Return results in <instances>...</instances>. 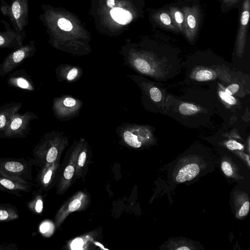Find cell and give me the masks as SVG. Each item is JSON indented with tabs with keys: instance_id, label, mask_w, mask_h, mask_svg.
<instances>
[{
	"instance_id": "cell-8",
	"label": "cell",
	"mask_w": 250,
	"mask_h": 250,
	"mask_svg": "<svg viewBox=\"0 0 250 250\" xmlns=\"http://www.w3.org/2000/svg\"><path fill=\"white\" fill-rule=\"evenodd\" d=\"M1 23L5 27V31H0V49L19 48L23 45L26 37L18 33L6 21L1 20Z\"/></svg>"
},
{
	"instance_id": "cell-22",
	"label": "cell",
	"mask_w": 250,
	"mask_h": 250,
	"mask_svg": "<svg viewBox=\"0 0 250 250\" xmlns=\"http://www.w3.org/2000/svg\"><path fill=\"white\" fill-rule=\"evenodd\" d=\"M57 24L61 29L64 31H70L73 28L72 24L71 22L62 18L58 20Z\"/></svg>"
},
{
	"instance_id": "cell-13",
	"label": "cell",
	"mask_w": 250,
	"mask_h": 250,
	"mask_svg": "<svg viewBox=\"0 0 250 250\" xmlns=\"http://www.w3.org/2000/svg\"><path fill=\"white\" fill-rule=\"evenodd\" d=\"M200 171L198 165L192 163L182 167L178 172L176 180L179 183H183L190 180L195 177Z\"/></svg>"
},
{
	"instance_id": "cell-3",
	"label": "cell",
	"mask_w": 250,
	"mask_h": 250,
	"mask_svg": "<svg viewBox=\"0 0 250 250\" xmlns=\"http://www.w3.org/2000/svg\"><path fill=\"white\" fill-rule=\"evenodd\" d=\"M185 16L183 35L190 42H193L199 33L203 16L200 3H184L181 7Z\"/></svg>"
},
{
	"instance_id": "cell-2",
	"label": "cell",
	"mask_w": 250,
	"mask_h": 250,
	"mask_svg": "<svg viewBox=\"0 0 250 250\" xmlns=\"http://www.w3.org/2000/svg\"><path fill=\"white\" fill-rule=\"evenodd\" d=\"M83 103L72 95H62L53 101L52 110L55 118L61 121H67L77 117Z\"/></svg>"
},
{
	"instance_id": "cell-37",
	"label": "cell",
	"mask_w": 250,
	"mask_h": 250,
	"mask_svg": "<svg viewBox=\"0 0 250 250\" xmlns=\"http://www.w3.org/2000/svg\"><path fill=\"white\" fill-rule=\"evenodd\" d=\"M115 0H107L106 3L107 6L110 8H113L115 5Z\"/></svg>"
},
{
	"instance_id": "cell-17",
	"label": "cell",
	"mask_w": 250,
	"mask_h": 250,
	"mask_svg": "<svg viewBox=\"0 0 250 250\" xmlns=\"http://www.w3.org/2000/svg\"><path fill=\"white\" fill-rule=\"evenodd\" d=\"M180 112L185 115H192L198 112V108L194 104L188 103H183L179 107Z\"/></svg>"
},
{
	"instance_id": "cell-7",
	"label": "cell",
	"mask_w": 250,
	"mask_h": 250,
	"mask_svg": "<svg viewBox=\"0 0 250 250\" xmlns=\"http://www.w3.org/2000/svg\"><path fill=\"white\" fill-rule=\"evenodd\" d=\"M240 8L236 37L237 52L239 54L243 53L247 40L250 18V0H243Z\"/></svg>"
},
{
	"instance_id": "cell-6",
	"label": "cell",
	"mask_w": 250,
	"mask_h": 250,
	"mask_svg": "<svg viewBox=\"0 0 250 250\" xmlns=\"http://www.w3.org/2000/svg\"><path fill=\"white\" fill-rule=\"evenodd\" d=\"M115 131L127 145L133 148L142 146L141 139L146 137L148 132L146 126L129 123L122 124L116 127Z\"/></svg>"
},
{
	"instance_id": "cell-15",
	"label": "cell",
	"mask_w": 250,
	"mask_h": 250,
	"mask_svg": "<svg viewBox=\"0 0 250 250\" xmlns=\"http://www.w3.org/2000/svg\"><path fill=\"white\" fill-rule=\"evenodd\" d=\"M110 15L115 21L121 24H127L132 19L131 13L121 8H112L110 11Z\"/></svg>"
},
{
	"instance_id": "cell-32",
	"label": "cell",
	"mask_w": 250,
	"mask_h": 250,
	"mask_svg": "<svg viewBox=\"0 0 250 250\" xmlns=\"http://www.w3.org/2000/svg\"><path fill=\"white\" fill-rule=\"evenodd\" d=\"M52 174V171L51 169L48 170L46 173L44 174L42 181L44 184H48L51 178V176Z\"/></svg>"
},
{
	"instance_id": "cell-26",
	"label": "cell",
	"mask_w": 250,
	"mask_h": 250,
	"mask_svg": "<svg viewBox=\"0 0 250 250\" xmlns=\"http://www.w3.org/2000/svg\"><path fill=\"white\" fill-rule=\"evenodd\" d=\"M74 167L71 165L68 166L67 167H66L64 171V177L65 178V179L67 180H70L72 178L74 174Z\"/></svg>"
},
{
	"instance_id": "cell-36",
	"label": "cell",
	"mask_w": 250,
	"mask_h": 250,
	"mask_svg": "<svg viewBox=\"0 0 250 250\" xmlns=\"http://www.w3.org/2000/svg\"><path fill=\"white\" fill-rule=\"evenodd\" d=\"M180 2V3H184L186 4H194L200 3L199 0H174Z\"/></svg>"
},
{
	"instance_id": "cell-19",
	"label": "cell",
	"mask_w": 250,
	"mask_h": 250,
	"mask_svg": "<svg viewBox=\"0 0 250 250\" xmlns=\"http://www.w3.org/2000/svg\"><path fill=\"white\" fill-rule=\"evenodd\" d=\"M212 72L208 70H200L195 74V79L198 81H205L213 78Z\"/></svg>"
},
{
	"instance_id": "cell-18",
	"label": "cell",
	"mask_w": 250,
	"mask_h": 250,
	"mask_svg": "<svg viewBox=\"0 0 250 250\" xmlns=\"http://www.w3.org/2000/svg\"><path fill=\"white\" fill-rule=\"evenodd\" d=\"M60 132H58L57 133V135L56 137V138L54 141V143L53 144V145L50 146L47 151L46 156V159L47 162L51 163L53 162L57 158V157L58 156V149L57 147L55 146L54 145L55 142L56 141V139L58 137L59 135H60Z\"/></svg>"
},
{
	"instance_id": "cell-34",
	"label": "cell",
	"mask_w": 250,
	"mask_h": 250,
	"mask_svg": "<svg viewBox=\"0 0 250 250\" xmlns=\"http://www.w3.org/2000/svg\"><path fill=\"white\" fill-rule=\"evenodd\" d=\"M49 229V224L48 223H44L40 226V231L42 233L47 232Z\"/></svg>"
},
{
	"instance_id": "cell-33",
	"label": "cell",
	"mask_w": 250,
	"mask_h": 250,
	"mask_svg": "<svg viewBox=\"0 0 250 250\" xmlns=\"http://www.w3.org/2000/svg\"><path fill=\"white\" fill-rule=\"evenodd\" d=\"M43 208V203L41 199H38L36 203L35 209L38 213H41Z\"/></svg>"
},
{
	"instance_id": "cell-27",
	"label": "cell",
	"mask_w": 250,
	"mask_h": 250,
	"mask_svg": "<svg viewBox=\"0 0 250 250\" xmlns=\"http://www.w3.org/2000/svg\"><path fill=\"white\" fill-rule=\"evenodd\" d=\"M81 202L79 199L73 200L69 205L68 208L70 211L77 210L81 206Z\"/></svg>"
},
{
	"instance_id": "cell-39",
	"label": "cell",
	"mask_w": 250,
	"mask_h": 250,
	"mask_svg": "<svg viewBox=\"0 0 250 250\" xmlns=\"http://www.w3.org/2000/svg\"><path fill=\"white\" fill-rule=\"evenodd\" d=\"M95 244H96L97 245H98V246L100 247L101 248H102L103 249H104V250H107L106 249H105L104 248V247L100 243H98V242H96L95 243Z\"/></svg>"
},
{
	"instance_id": "cell-12",
	"label": "cell",
	"mask_w": 250,
	"mask_h": 250,
	"mask_svg": "<svg viewBox=\"0 0 250 250\" xmlns=\"http://www.w3.org/2000/svg\"><path fill=\"white\" fill-rule=\"evenodd\" d=\"M23 71L18 70L11 74L7 79L8 84L26 90H34V87L31 78Z\"/></svg>"
},
{
	"instance_id": "cell-14",
	"label": "cell",
	"mask_w": 250,
	"mask_h": 250,
	"mask_svg": "<svg viewBox=\"0 0 250 250\" xmlns=\"http://www.w3.org/2000/svg\"><path fill=\"white\" fill-rule=\"evenodd\" d=\"M166 6L168 9L172 20L181 34L184 33L185 16L181 7L174 3Z\"/></svg>"
},
{
	"instance_id": "cell-31",
	"label": "cell",
	"mask_w": 250,
	"mask_h": 250,
	"mask_svg": "<svg viewBox=\"0 0 250 250\" xmlns=\"http://www.w3.org/2000/svg\"><path fill=\"white\" fill-rule=\"evenodd\" d=\"M86 154L85 151H83L80 153L78 159V165L80 167H83L85 162Z\"/></svg>"
},
{
	"instance_id": "cell-38",
	"label": "cell",
	"mask_w": 250,
	"mask_h": 250,
	"mask_svg": "<svg viewBox=\"0 0 250 250\" xmlns=\"http://www.w3.org/2000/svg\"><path fill=\"white\" fill-rule=\"evenodd\" d=\"M177 250H189L190 248L186 246H183L176 249Z\"/></svg>"
},
{
	"instance_id": "cell-35",
	"label": "cell",
	"mask_w": 250,
	"mask_h": 250,
	"mask_svg": "<svg viewBox=\"0 0 250 250\" xmlns=\"http://www.w3.org/2000/svg\"><path fill=\"white\" fill-rule=\"evenodd\" d=\"M9 217L8 212L5 210H0V220L7 219Z\"/></svg>"
},
{
	"instance_id": "cell-4",
	"label": "cell",
	"mask_w": 250,
	"mask_h": 250,
	"mask_svg": "<svg viewBox=\"0 0 250 250\" xmlns=\"http://www.w3.org/2000/svg\"><path fill=\"white\" fill-rule=\"evenodd\" d=\"M36 50L35 41L14 49L0 64V76H3L20 65L26 59L33 56Z\"/></svg>"
},
{
	"instance_id": "cell-9",
	"label": "cell",
	"mask_w": 250,
	"mask_h": 250,
	"mask_svg": "<svg viewBox=\"0 0 250 250\" xmlns=\"http://www.w3.org/2000/svg\"><path fill=\"white\" fill-rule=\"evenodd\" d=\"M56 78L59 82L73 83L78 81L83 74V69L77 65L61 64L55 69Z\"/></svg>"
},
{
	"instance_id": "cell-21",
	"label": "cell",
	"mask_w": 250,
	"mask_h": 250,
	"mask_svg": "<svg viewBox=\"0 0 250 250\" xmlns=\"http://www.w3.org/2000/svg\"><path fill=\"white\" fill-rule=\"evenodd\" d=\"M148 94L150 99L155 102H160L162 99V94L161 91L156 87H151L148 90Z\"/></svg>"
},
{
	"instance_id": "cell-40",
	"label": "cell",
	"mask_w": 250,
	"mask_h": 250,
	"mask_svg": "<svg viewBox=\"0 0 250 250\" xmlns=\"http://www.w3.org/2000/svg\"></svg>"
},
{
	"instance_id": "cell-30",
	"label": "cell",
	"mask_w": 250,
	"mask_h": 250,
	"mask_svg": "<svg viewBox=\"0 0 250 250\" xmlns=\"http://www.w3.org/2000/svg\"><path fill=\"white\" fill-rule=\"evenodd\" d=\"M0 183L4 187L9 189H12L15 188V185L14 183L6 179H0Z\"/></svg>"
},
{
	"instance_id": "cell-20",
	"label": "cell",
	"mask_w": 250,
	"mask_h": 250,
	"mask_svg": "<svg viewBox=\"0 0 250 250\" xmlns=\"http://www.w3.org/2000/svg\"><path fill=\"white\" fill-rule=\"evenodd\" d=\"M5 168L11 172H18L22 171L23 168V166L17 162H8L4 165Z\"/></svg>"
},
{
	"instance_id": "cell-10",
	"label": "cell",
	"mask_w": 250,
	"mask_h": 250,
	"mask_svg": "<svg viewBox=\"0 0 250 250\" xmlns=\"http://www.w3.org/2000/svg\"><path fill=\"white\" fill-rule=\"evenodd\" d=\"M152 18L154 21L159 28L174 33H180L174 24L166 6L154 11L152 14Z\"/></svg>"
},
{
	"instance_id": "cell-25",
	"label": "cell",
	"mask_w": 250,
	"mask_h": 250,
	"mask_svg": "<svg viewBox=\"0 0 250 250\" xmlns=\"http://www.w3.org/2000/svg\"><path fill=\"white\" fill-rule=\"evenodd\" d=\"M221 168L224 174L228 176H230L233 174L232 168L229 163L227 161H224L222 163Z\"/></svg>"
},
{
	"instance_id": "cell-5",
	"label": "cell",
	"mask_w": 250,
	"mask_h": 250,
	"mask_svg": "<svg viewBox=\"0 0 250 250\" xmlns=\"http://www.w3.org/2000/svg\"><path fill=\"white\" fill-rule=\"evenodd\" d=\"M37 118V115L31 111H26L22 114L18 112L0 134L6 137H23L31 129L30 122Z\"/></svg>"
},
{
	"instance_id": "cell-29",
	"label": "cell",
	"mask_w": 250,
	"mask_h": 250,
	"mask_svg": "<svg viewBox=\"0 0 250 250\" xmlns=\"http://www.w3.org/2000/svg\"><path fill=\"white\" fill-rule=\"evenodd\" d=\"M250 208V202L249 201L245 202L241 208H240L239 211V215L240 216H244L246 215L249 212Z\"/></svg>"
},
{
	"instance_id": "cell-16",
	"label": "cell",
	"mask_w": 250,
	"mask_h": 250,
	"mask_svg": "<svg viewBox=\"0 0 250 250\" xmlns=\"http://www.w3.org/2000/svg\"><path fill=\"white\" fill-rule=\"evenodd\" d=\"M221 4V11L227 13L233 8H240L243 0H217Z\"/></svg>"
},
{
	"instance_id": "cell-28",
	"label": "cell",
	"mask_w": 250,
	"mask_h": 250,
	"mask_svg": "<svg viewBox=\"0 0 250 250\" xmlns=\"http://www.w3.org/2000/svg\"><path fill=\"white\" fill-rule=\"evenodd\" d=\"M239 85L236 83H233L228 86L225 89V92L229 95H232L238 90Z\"/></svg>"
},
{
	"instance_id": "cell-23",
	"label": "cell",
	"mask_w": 250,
	"mask_h": 250,
	"mask_svg": "<svg viewBox=\"0 0 250 250\" xmlns=\"http://www.w3.org/2000/svg\"><path fill=\"white\" fill-rule=\"evenodd\" d=\"M220 97L226 103L234 105L236 103V100L231 95H229L224 91H220L219 92Z\"/></svg>"
},
{
	"instance_id": "cell-24",
	"label": "cell",
	"mask_w": 250,
	"mask_h": 250,
	"mask_svg": "<svg viewBox=\"0 0 250 250\" xmlns=\"http://www.w3.org/2000/svg\"><path fill=\"white\" fill-rule=\"evenodd\" d=\"M227 147L230 150H242L243 146L234 140H229L226 144Z\"/></svg>"
},
{
	"instance_id": "cell-1",
	"label": "cell",
	"mask_w": 250,
	"mask_h": 250,
	"mask_svg": "<svg viewBox=\"0 0 250 250\" xmlns=\"http://www.w3.org/2000/svg\"><path fill=\"white\" fill-rule=\"evenodd\" d=\"M0 1L1 13L9 18L18 33L26 37L24 28L28 24L29 0H11L10 3L4 0Z\"/></svg>"
},
{
	"instance_id": "cell-11",
	"label": "cell",
	"mask_w": 250,
	"mask_h": 250,
	"mask_svg": "<svg viewBox=\"0 0 250 250\" xmlns=\"http://www.w3.org/2000/svg\"><path fill=\"white\" fill-rule=\"evenodd\" d=\"M22 105L21 103L12 102L0 107V133L5 129Z\"/></svg>"
}]
</instances>
